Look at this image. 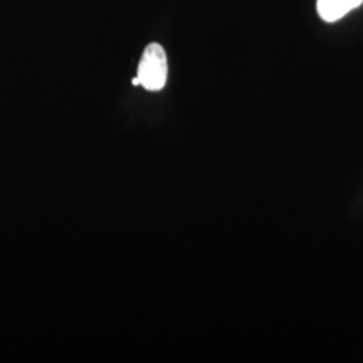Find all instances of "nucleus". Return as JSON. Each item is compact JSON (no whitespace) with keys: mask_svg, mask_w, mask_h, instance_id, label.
I'll return each instance as SVG.
<instances>
[{"mask_svg":"<svg viewBox=\"0 0 363 363\" xmlns=\"http://www.w3.org/2000/svg\"><path fill=\"white\" fill-rule=\"evenodd\" d=\"M167 73V57L163 48L159 43H150L144 50L138 69L140 85L147 91H160L166 85Z\"/></svg>","mask_w":363,"mask_h":363,"instance_id":"f257e3e1","label":"nucleus"},{"mask_svg":"<svg viewBox=\"0 0 363 363\" xmlns=\"http://www.w3.org/2000/svg\"><path fill=\"white\" fill-rule=\"evenodd\" d=\"M363 0H318V13L325 22H337L362 4Z\"/></svg>","mask_w":363,"mask_h":363,"instance_id":"f03ea898","label":"nucleus"},{"mask_svg":"<svg viewBox=\"0 0 363 363\" xmlns=\"http://www.w3.org/2000/svg\"><path fill=\"white\" fill-rule=\"evenodd\" d=\"M132 84H133V85H140V81H139L138 76L132 79Z\"/></svg>","mask_w":363,"mask_h":363,"instance_id":"7ed1b4c3","label":"nucleus"}]
</instances>
